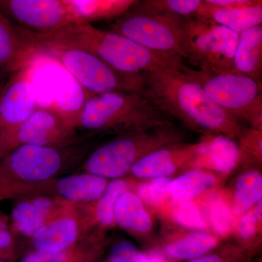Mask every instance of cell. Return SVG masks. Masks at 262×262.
Here are the masks:
<instances>
[{
	"label": "cell",
	"instance_id": "cell-1",
	"mask_svg": "<svg viewBox=\"0 0 262 262\" xmlns=\"http://www.w3.org/2000/svg\"><path fill=\"white\" fill-rule=\"evenodd\" d=\"M184 67H158L141 74V94L165 115L192 126L230 134L237 130L236 117L212 101Z\"/></svg>",
	"mask_w": 262,
	"mask_h": 262
},
{
	"label": "cell",
	"instance_id": "cell-2",
	"mask_svg": "<svg viewBox=\"0 0 262 262\" xmlns=\"http://www.w3.org/2000/svg\"><path fill=\"white\" fill-rule=\"evenodd\" d=\"M26 33L36 47L80 48L126 75H140L158 67H177L184 63L178 57L150 51L117 33L98 29L92 24H71L46 34L28 30Z\"/></svg>",
	"mask_w": 262,
	"mask_h": 262
},
{
	"label": "cell",
	"instance_id": "cell-3",
	"mask_svg": "<svg viewBox=\"0 0 262 262\" xmlns=\"http://www.w3.org/2000/svg\"><path fill=\"white\" fill-rule=\"evenodd\" d=\"M167 117L141 92H108L89 96L77 127L89 133L138 130L167 123Z\"/></svg>",
	"mask_w": 262,
	"mask_h": 262
},
{
	"label": "cell",
	"instance_id": "cell-4",
	"mask_svg": "<svg viewBox=\"0 0 262 262\" xmlns=\"http://www.w3.org/2000/svg\"><path fill=\"white\" fill-rule=\"evenodd\" d=\"M75 144V143H74ZM17 146L0 160V201L13 195L18 182H41L54 177L63 166L79 160L84 146Z\"/></svg>",
	"mask_w": 262,
	"mask_h": 262
},
{
	"label": "cell",
	"instance_id": "cell-5",
	"mask_svg": "<svg viewBox=\"0 0 262 262\" xmlns=\"http://www.w3.org/2000/svg\"><path fill=\"white\" fill-rule=\"evenodd\" d=\"M184 18L167 13H151L132 8L108 24L117 33L155 53L189 59Z\"/></svg>",
	"mask_w": 262,
	"mask_h": 262
},
{
	"label": "cell",
	"instance_id": "cell-6",
	"mask_svg": "<svg viewBox=\"0 0 262 262\" xmlns=\"http://www.w3.org/2000/svg\"><path fill=\"white\" fill-rule=\"evenodd\" d=\"M184 71L221 108L234 117L247 119L261 128V83L236 71L221 72L187 65Z\"/></svg>",
	"mask_w": 262,
	"mask_h": 262
},
{
	"label": "cell",
	"instance_id": "cell-7",
	"mask_svg": "<svg viewBox=\"0 0 262 262\" xmlns=\"http://www.w3.org/2000/svg\"><path fill=\"white\" fill-rule=\"evenodd\" d=\"M42 56L61 63L74 80L89 94L141 92L142 76L126 75L114 70L89 52L60 46H37Z\"/></svg>",
	"mask_w": 262,
	"mask_h": 262
},
{
	"label": "cell",
	"instance_id": "cell-8",
	"mask_svg": "<svg viewBox=\"0 0 262 262\" xmlns=\"http://www.w3.org/2000/svg\"><path fill=\"white\" fill-rule=\"evenodd\" d=\"M189 63L221 72L234 70L239 34L203 17L184 20Z\"/></svg>",
	"mask_w": 262,
	"mask_h": 262
},
{
	"label": "cell",
	"instance_id": "cell-9",
	"mask_svg": "<svg viewBox=\"0 0 262 262\" xmlns=\"http://www.w3.org/2000/svg\"><path fill=\"white\" fill-rule=\"evenodd\" d=\"M76 127L51 108L39 107L14 130L5 131L9 151L18 146H63L77 141Z\"/></svg>",
	"mask_w": 262,
	"mask_h": 262
},
{
	"label": "cell",
	"instance_id": "cell-10",
	"mask_svg": "<svg viewBox=\"0 0 262 262\" xmlns=\"http://www.w3.org/2000/svg\"><path fill=\"white\" fill-rule=\"evenodd\" d=\"M0 12L21 28L39 34L73 24L65 0H0Z\"/></svg>",
	"mask_w": 262,
	"mask_h": 262
},
{
	"label": "cell",
	"instance_id": "cell-11",
	"mask_svg": "<svg viewBox=\"0 0 262 262\" xmlns=\"http://www.w3.org/2000/svg\"><path fill=\"white\" fill-rule=\"evenodd\" d=\"M34 64L10 75L0 94V126L5 131L14 130L25 122L38 107L32 83Z\"/></svg>",
	"mask_w": 262,
	"mask_h": 262
},
{
	"label": "cell",
	"instance_id": "cell-12",
	"mask_svg": "<svg viewBox=\"0 0 262 262\" xmlns=\"http://www.w3.org/2000/svg\"><path fill=\"white\" fill-rule=\"evenodd\" d=\"M141 144L137 139L121 137L94 150L88 157L84 168L89 173L102 178H119L140 159Z\"/></svg>",
	"mask_w": 262,
	"mask_h": 262
},
{
	"label": "cell",
	"instance_id": "cell-13",
	"mask_svg": "<svg viewBox=\"0 0 262 262\" xmlns=\"http://www.w3.org/2000/svg\"><path fill=\"white\" fill-rule=\"evenodd\" d=\"M42 56L25 29L0 12V72L9 77Z\"/></svg>",
	"mask_w": 262,
	"mask_h": 262
},
{
	"label": "cell",
	"instance_id": "cell-14",
	"mask_svg": "<svg viewBox=\"0 0 262 262\" xmlns=\"http://www.w3.org/2000/svg\"><path fill=\"white\" fill-rule=\"evenodd\" d=\"M73 24L113 20L130 10L135 0H65Z\"/></svg>",
	"mask_w": 262,
	"mask_h": 262
},
{
	"label": "cell",
	"instance_id": "cell-15",
	"mask_svg": "<svg viewBox=\"0 0 262 262\" xmlns=\"http://www.w3.org/2000/svg\"><path fill=\"white\" fill-rule=\"evenodd\" d=\"M233 63L234 71L261 83V25L239 34Z\"/></svg>",
	"mask_w": 262,
	"mask_h": 262
},
{
	"label": "cell",
	"instance_id": "cell-16",
	"mask_svg": "<svg viewBox=\"0 0 262 262\" xmlns=\"http://www.w3.org/2000/svg\"><path fill=\"white\" fill-rule=\"evenodd\" d=\"M196 16L209 19L215 23L233 31L241 33L261 25L262 5L246 8H217L205 3L196 13Z\"/></svg>",
	"mask_w": 262,
	"mask_h": 262
},
{
	"label": "cell",
	"instance_id": "cell-17",
	"mask_svg": "<svg viewBox=\"0 0 262 262\" xmlns=\"http://www.w3.org/2000/svg\"><path fill=\"white\" fill-rule=\"evenodd\" d=\"M78 226L69 217L58 219L45 225L32 236L33 246L37 251L64 253L77 239Z\"/></svg>",
	"mask_w": 262,
	"mask_h": 262
},
{
	"label": "cell",
	"instance_id": "cell-18",
	"mask_svg": "<svg viewBox=\"0 0 262 262\" xmlns=\"http://www.w3.org/2000/svg\"><path fill=\"white\" fill-rule=\"evenodd\" d=\"M106 187L105 179L89 173L68 176L56 183L60 195L75 202L96 201L101 198Z\"/></svg>",
	"mask_w": 262,
	"mask_h": 262
},
{
	"label": "cell",
	"instance_id": "cell-19",
	"mask_svg": "<svg viewBox=\"0 0 262 262\" xmlns=\"http://www.w3.org/2000/svg\"><path fill=\"white\" fill-rule=\"evenodd\" d=\"M115 220L125 228L146 232L151 227V220L139 196L132 193H124L115 208Z\"/></svg>",
	"mask_w": 262,
	"mask_h": 262
},
{
	"label": "cell",
	"instance_id": "cell-20",
	"mask_svg": "<svg viewBox=\"0 0 262 262\" xmlns=\"http://www.w3.org/2000/svg\"><path fill=\"white\" fill-rule=\"evenodd\" d=\"M177 155L168 149L151 151L138 160L131 167L134 176L141 178L165 177L175 172Z\"/></svg>",
	"mask_w": 262,
	"mask_h": 262
},
{
	"label": "cell",
	"instance_id": "cell-21",
	"mask_svg": "<svg viewBox=\"0 0 262 262\" xmlns=\"http://www.w3.org/2000/svg\"><path fill=\"white\" fill-rule=\"evenodd\" d=\"M262 196V177L257 171L246 172L237 179L234 194V212L235 214L246 213L261 201Z\"/></svg>",
	"mask_w": 262,
	"mask_h": 262
},
{
	"label": "cell",
	"instance_id": "cell-22",
	"mask_svg": "<svg viewBox=\"0 0 262 262\" xmlns=\"http://www.w3.org/2000/svg\"><path fill=\"white\" fill-rule=\"evenodd\" d=\"M214 182V176L192 170L171 182L170 194L176 201H189L211 187Z\"/></svg>",
	"mask_w": 262,
	"mask_h": 262
},
{
	"label": "cell",
	"instance_id": "cell-23",
	"mask_svg": "<svg viewBox=\"0 0 262 262\" xmlns=\"http://www.w3.org/2000/svg\"><path fill=\"white\" fill-rule=\"evenodd\" d=\"M216 239L209 234L195 232L180 241L168 245L165 248L170 257L177 259H191L199 257L216 245Z\"/></svg>",
	"mask_w": 262,
	"mask_h": 262
},
{
	"label": "cell",
	"instance_id": "cell-24",
	"mask_svg": "<svg viewBox=\"0 0 262 262\" xmlns=\"http://www.w3.org/2000/svg\"><path fill=\"white\" fill-rule=\"evenodd\" d=\"M203 0H145L137 1L133 8L151 13H167L182 18L195 16Z\"/></svg>",
	"mask_w": 262,
	"mask_h": 262
},
{
	"label": "cell",
	"instance_id": "cell-25",
	"mask_svg": "<svg viewBox=\"0 0 262 262\" xmlns=\"http://www.w3.org/2000/svg\"><path fill=\"white\" fill-rule=\"evenodd\" d=\"M91 95L75 81L73 87L66 92V96H57L49 107L77 128L84 103Z\"/></svg>",
	"mask_w": 262,
	"mask_h": 262
},
{
	"label": "cell",
	"instance_id": "cell-26",
	"mask_svg": "<svg viewBox=\"0 0 262 262\" xmlns=\"http://www.w3.org/2000/svg\"><path fill=\"white\" fill-rule=\"evenodd\" d=\"M12 220L19 232L31 237L46 225V215L30 201L19 202L15 205Z\"/></svg>",
	"mask_w": 262,
	"mask_h": 262
},
{
	"label": "cell",
	"instance_id": "cell-27",
	"mask_svg": "<svg viewBox=\"0 0 262 262\" xmlns=\"http://www.w3.org/2000/svg\"><path fill=\"white\" fill-rule=\"evenodd\" d=\"M215 168L227 173L235 166L239 158V149L232 139L225 136H217L208 148Z\"/></svg>",
	"mask_w": 262,
	"mask_h": 262
},
{
	"label": "cell",
	"instance_id": "cell-28",
	"mask_svg": "<svg viewBox=\"0 0 262 262\" xmlns=\"http://www.w3.org/2000/svg\"><path fill=\"white\" fill-rule=\"evenodd\" d=\"M127 188L122 180L110 182L98 203L96 215L98 222L103 225H111L115 221V208L117 201Z\"/></svg>",
	"mask_w": 262,
	"mask_h": 262
},
{
	"label": "cell",
	"instance_id": "cell-29",
	"mask_svg": "<svg viewBox=\"0 0 262 262\" xmlns=\"http://www.w3.org/2000/svg\"><path fill=\"white\" fill-rule=\"evenodd\" d=\"M173 214L178 223L184 227L194 229L206 227V224L202 218L199 210L190 202L174 201Z\"/></svg>",
	"mask_w": 262,
	"mask_h": 262
},
{
	"label": "cell",
	"instance_id": "cell-30",
	"mask_svg": "<svg viewBox=\"0 0 262 262\" xmlns=\"http://www.w3.org/2000/svg\"><path fill=\"white\" fill-rule=\"evenodd\" d=\"M171 181L166 177L156 178L150 183H143L139 187V195L149 203H160L170 194Z\"/></svg>",
	"mask_w": 262,
	"mask_h": 262
},
{
	"label": "cell",
	"instance_id": "cell-31",
	"mask_svg": "<svg viewBox=\"0 0 262 262\" xmlns=\"http://www.w3.org/2000/svg\"><path fill=\"white\" fill-rule=\"evenodd\" d=\"M212 224L216 232L225 234L230 230L232 225V216L229 207L224 202H213L210 208Z\"/></svg>",
	"mask_w": 262,
	"mask_h": 262
},
{
	"label": "cell",
	"instance_id": "cell-32",
	"mask_svg": "<svg viewBox=\"0 0 262 262\" xmlns=\"http://www.w3.org/2000/svg\"><path fill=\"white\" fill-rule=\"evenodd\" d=\"M143 254L134 244L121 241L113 246L108 262H138Z\"/></svg>",
	"mask_w": 262,
	"mask_h": 262
},
{
	"label": "cell",
	"instance_id": "cell-33",
	"mask_svg": "<svg viewBox=\"0 0 262 262\" xmlns=\"http://www.w3.org/2000/svg\"><path fill=\"white\" fill-rule=\"evenodd\" d=\"M261 201L258 203L254 211L248 212L239 222V232L241 237L250 238L254 235L258 221L261 219Z\"/></svg>",
	"mask_w": 262,
	"mask_h": 262
},
{
	"label": "cell",
	"instance_id": "cell-34",
	"mask_svg": "<svg viewBox=\"0 0 262 262\" xmlns=\"http://www.w3.org/2000/svg\"><path fill=\"white\" fill-rule=\"evenodd\" d=\"M13 236L7 227L5 219L0 215V258H11L13 255Z\"/></svg>",
	"mask_w": 262,
	"mask_h": 262
},
{
	"label": "cell",
	"instance_id": "cell-35",
	"mask_svg": "<svg viewBox=\"0 0 262 262\" xmlns=\"http://www.w3.org/2000/svg\"><path fill=\"white\" fill-rule=\"evenodd\" d=\"M65 253H49L35 250L26 255L21 262H63Z\"/></svg>",
	"mask_w": 262,
	"mask_h": 262
},
{
	"label": "cell",
	"instance_id": "cell-36",
	"mask_svg": "<svg viewBox=\"0 0 262 262\" xmlns=\"http://www.w3.org/2000/svg\"><path fill=\"white\" fill-rule=\"evenodd\" d=\"M204 1L207 4L222 8H246V7L262 5V2L258 0H204Z\"/></svg>",
	"mask_w": 262,
	"mask_h": 262
},
{
	"label": "cell",
	"instance_id": "cell-37",
	"mask_svg": "<svg viewBox=\"0 0 262 262\" xmlns=\"http://www.w3.org/2000/svg\"><path fill=\"white\" fill-rule=\"evenodd\" d=\"M32 202L33 204L37 207L38 209L42 212L46 216L50 213L52 208H53V201L49 199V198H44V196L37 198L33 200Z\"/></svg>",
	"mask_w": 262,
	"mask_h": 262
},
{
	"label": "cell",
	"instance_id": "cell-38",
	"mask_svg": "<svg viewBox=\"0 0 262 262\" xmlns=\"http://www.w3.org/2000/svg\"><path fill=\"white\" fill-rule=\"evenodd\" d=\"M10 152L5 141L4 130L0 126V160Z\"/></svg>",
	"mask_w": 262,
	"mask_h": 262
},
{
	"label": "cell",
	"instance_id": "cell-39",
	"mask_svg": "<svg viewBox=\"0 0 262 262\" xmlns=\"http://www.w3.org/2000/svg\"><path fill=\"white\" fill-rule=\"evenodd\" d=\"M187 262H223L222 258L217 255H208L203 257L195 258Z\"/></svg>",
	"mask_w": 262,
	"mask_h": 262
},
{
	"label": "cell",
	"instance_id": "cell-40",
	"mask_svg": "<svg viewBox=\"0 0 262 262\" xmlns=\"http://www.w3.org/2000/svg\"><path fill=\"white\" fill-rule=\"evenodd\" d=\"M7 77H8V76H6L4 75V74L2 73V72H0V94H1L2 90H3L5 82H6Z\"/></svg>",
	"mask_w": 262,
	"mask_h": 262
},
{
	"label": "cell",
	"instance_id": "cell-41",
	"mask_svg": "<svg viewBox=\"0 0 262 262\" xmlns=\"http://www.w3.org/2000/svg\"><path fill=\"white\" fill-rule=\"evenodd\" d=\"M0 262H8V261H5V260L0 259Z\"/></svg>",
	"mask_w": 262,
	"mask_h": 262
},
{
	"label": "cell",
	"instance_id": "cell-42",
	"mask_svg": "<svg viewBox=\"0 0 262 262\" xmlns=\"http://www.w3.org/2000/svg\"><path fill=\"white\" fill-rule=\"evenodd\" d=\"M63 262H65V261H63Z\"/></svg>",
	"mask_w": 262,
	"mask_h": 262
}]
</instances>
